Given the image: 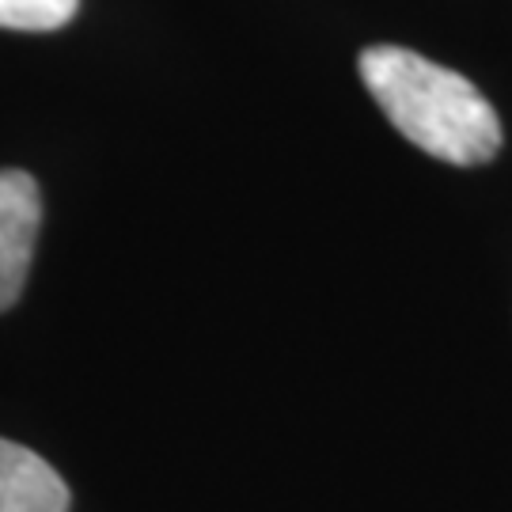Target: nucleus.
<instances>
[{"mask_svg": "<svg viewBox=\"0 0 512 512\" xmlns=\"http://www.w3.org/2000/svg\"><path fill=\"white\" fill-rule=\"evenodd\" d=\"M357 73L387 122L421 152L456 167L490 164L501 152L505 129L494 103L456 69L406 46H368Z\"/></svg>", "mask_w": 512, "mask_h": 512, "instance_id": "obj_1", "label": "nucleus"}, {"mask_svg": "<svg viewBox=\"0 0 512 512\" xmlns=\"http://www.w3.org/2000/svg\"><path fill=\"white\" fill-rule=\"evenodd\" d=\"M42 228V194L27 171H0V311L23 296Z\"/></svg>", "mask_w": 512, "mask_h": 512, "instance_id": "obj_2", "label": "nucleus"}, {"mask_svg": "<svg viewBox=\"0 0 512 512\" xmlns=\"http://www.w3.org/2000/svg\"><path fill=\"white\" fill-rule=\"evenodd\" d=\"M0 512H69V486L46 459L0 437Z\"/></svg>", "mask_w": 512, "mask_h": 512, "instance_id": "obj_3", "label": "nucleus"}, {"mask_svg": "<svg viewBox=\"0 0 512 512\" xmlns=\"http://www.w3.org/2000/svg\"><path fill=\"white\" fill-rule=\"evenodd\" d=\"M80 12V0H0V27L8 31H57Z\"/></svg>", "mask_w": 512, "mask_h": 512, "instance_id": "obj_4", "label": "nucleus"}]
</instances>
